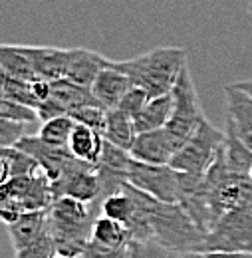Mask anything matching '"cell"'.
<instances>
[{
    "instance_id": "12",
    "label": "cell",
    "mask_w": 252,
    "mask_h": 258,
    "mask_svg": "<svg viewBox=\"0 0 252 258\" xmlns=\"http://www.w3.org/2000/svg\"><path fill=\"white\" fill-rule=\"evenodd\" d=\"M107 64H109V60L97 52L86 50V48H72V50H68L64 80L90 90L95 78H97V74Z\"/></svg>"
},
{
    "instance_id": "24",
    "label": "cell",
    "mask_w": 252,
    "mask_h": 258,
    "mask_svg": "<svg viewBox=\"0 0 252 258\" xmlns=\"http://www.w3.org/2000/svg\"><path fill=\"white\" fill-rule=\"evenodd\" d=\"M129 232L121 223L99 215L94 223L92 230V242H97L105 248H127L129 244Z\"/></svg>"
},
{
    "instance_id": "30",
    "label": "cell",
    "mask_w": 252,
    "mask_h": 258,
    "mask_svg": "<svg viewBox=\"0 0 252 258\" xmlns=\"http://www.w3.org/2000/svg\"><path fill=\"white\" fill-rule=\"evenodd\" d=\"M32 135L28 131V123H18L10 119H0V147H14L18 141Z\"/></svg>"
},
{
    "instance_id": "18",
    "label": "cell",
    "mask_w": 252,
    "mask_h": 258,
    "mask_svg": "<svg viewBox=\"0 0 252 258\" xmlns=\"http://www.w3.org/2000/svg\"><path fill=\"white\" fill-rule=\"evenodd\" d=\"M0 70L2 74L22 80V82H38V74L34 70L26 46H10L4 44L0 48Z\"/></svg>"
},
{
    "instance_id": "25",
    "label": "cell",
    "mask_w": 252,
    "mask_h": 258,
    "mask_svg": "<svg viewBox=\"0 0 252 258\" xmlns=\"http://www.w3.org/2000/svg\"><path fill=\"white\" fill-rule=\"evenodd\" d=\"M76 127V121L70 115H62V117H54L48 121H42V125L38 129V137L50 145L56 147H68L70 135Z\"/></svg>"
},
{
    "instance_id": "13",
    "label": "cell",
    "mask_w": 252,
    "mask_h": 258,
    "mask_svg": "<svg viewBox=\"0 0 252 258\" xmlns=\"http://www.w3.org/2000/svg\"><path fill=\"white\" fill-rule=\"evenodd\" d=\"M224 97L228 105L226 123L234 129L236 137L252 151V96L238 90L234 84L224 88Z\"/></svg>"
},
{
    "instance_id": "4",
    "label": "cell",
    "mask_w": 252,
    "mask_h": 258,
    "mask_svg": "<svg viewBox=\"0 0 252 258\" xmlns=\"http://www.w3.org/2000/svg\"><path fill=\"white\" fill-rule=\"evenodd\" d=\"M171 96H173V115L165 131L171 143L175 145V149L179 151L207 119L203 113L201 101H199V94H197L189 66L181 72Z\"/></svg>"
},
{
    "instance_id": "6",
    "label": "cell",
    "mask_w": 252,
    "mask_h": 258,
    "mask_svg": "<svg viewBox=\"0 0 252 258\" xmlns=\"http://www.w3.org/2000/svg\"><path fill=\"white\" fill-rule=\"evenodd\" d=\"M203 252H250L252 213L232 211L222 215L205 236Z\"/></svg>"
},
{
    "instance_id": "17",
    "label": "cell",
    "mask_w": 252,
    "mask_h": 258,
    "mask_svg": "<svg viewBox=\"0 0 252 258\" xmlns=\"http://www.w3.org/2000/svg\"><path fill=\"white\" fill-rule=\"evenodd\" d=\"M171 115H173V96L171 94L151 97L147 101V105L133 117V125H135L137 133L155 131V129L167 127Z\"/></svg>"
},
{
    "instance_id": "27",
    "label": "cell",
    "mask_w": 252,
    "mask_h": 258,
    "mask_svg": "<svg viewBox=\"0 0 252 258\" xmlns=\"http://www.w3.org/2000/svg\"><path fill=\"white\" fill-rule=\"evenodd\" d=\"M70 117L80 123V125H86L90 129H95L103 135L105 131V121H107V109L99 103H90V105H84V107H78L70 113Z\"/></svg>"
},
{
    "instance_id": "35",
    "label": "cell",
    "mask_w": 252,
    "mask_h": 258,
    "mask_svg": "<svg viewBox=\"0 0 252 258\" xmlns=\"http://www.w3.org/2000/svg\"><path fill=\"white\" fill-rule=\"evenodd\" d=\"M234 86H236L238 90H242V92H246V94L252 96V78L250 80H242V82H234Z\"/></svg>"
},
{
    "instance_id": "5",
    "label": "cell",
    "mask_w": 252,
    "mask_h": 258,
    "mask_svg": "<svg viewBox=\"0 0 252 258\" xmlns=\"http://www.w3.org/2000/svg\"><path fill=\"white\" fill-rule=\"evenodd\" d=\"M224 137L226 133L222 129L205 119L197 133L175 153L169 165L179 173H207L224 145Z\"/></svg>"
},
{
    "instance_id": "9",
    "label": "cell",
    "mask_w": 252,
    "mask_h": 258,
    "mask_svg": "<svg viewBox=\"0 0 252 258\" xmlns=\"http://www.w3.org/2000/svg\"><path fill=\"white\" fill-rule=\"evenodd\" d=\"M54 193H56V199L58 197H70V199L94 205L95 209V205L99 201V193H101L99 177H97L95 167L84 165V167L68 173L66 177L54 183Z\"/></svg>"
},
{
    "instance_id": "2",
    "label": "cell",
    "mask_w": 252,
    "mask_h": 258,
    "mask_svg": "<svg viewBox=\"0 0 252 258\" xmlns=\"http://www.w3.org/2000/svg\"><path fill=\"white\" fill-rule=\"evenodd\" d=\"M151 238L177 254L203 252L205 232L195 225V221L177 203L155 201L149 213Z\"/></svg>"
},
{
    "instance_id": "37",
    "label": "cell",
    "mask_w": 252,
    "mask_h": 258,
    "mask_svg": "<svg viewBox=\"0 0 252 258\" xmlns=\"http://www.w3.org/2000/svg\"><path fill=\"white\" fill-rule=\"evenodd\" d=\"M250 179H252V169H250Z\"/></svg>"
},
{
    "instance_id": "34",
    "label": "cell",
    "mask_w": 252,
    "mask_h": 258,
    "mask_svg": "<svg viewBox=\"0 0 252 258\" xmlns=\"http://www.w3.org/2000/svg\"><path fill=\"white\" fill-rule=\"evenodd\" d=\"M179 258H252L250 252H191Z\"/></svg>"
},
{
    "instance_id": "16",
    "label": "cell",
    "mask_w": 252,
    "mask_h": 258,
    "mask_svg": "<svg viewBox=\"0 0 252 258\" xmlns=\"http://www.w3.org/2000/svg\"><path fill=\"white\" fill-rule=\"evenodd\" d=\"M103 143L105 139L99 131L76 123V127L70 135V141H68V149L78 161L97 167L101 153H103Z\"/></svg>"
},
{
    "instance_id": "3",
    "label": "cell",
    "mask_w": 252,
    "mask_h": 258,
    "mask_svg": "<svg viewBox=\"0 0 252 258\" xmlns=\"http://www.w3.org/2000/svg\"><path fill=\"white\" fill-rule=\"evenodd\" d=\"M211 189V203L217 219L232 211L252 213V179L250 175L232 173L226 169L221 151L211 169L205 173Z\"/></svg>"
},
{
    "instance_id": "22",
    "label": "cell",
    "mask_w": 252,
    "mask_h": 258,
    "mask_svg": "<svg viewBox=\"0 0 252 258\" xmlns=\"http://www.w3.org/2000/svg\"><path fill=\"white\" fill-rule=\"evenodd\" d=\"M50 97L58 105H62V109L68 115L74 109H78V107H84V105H90V103H97L95 97L92 96V90L76 86V84H72L68 80L52 82V94H50Z\"/></svg>"
},
{
    "instance_id": "1",
    "label": "cell",
    "mask_w": 252,
    "mask_h": 258,
    "mask_svg": "<svg viewBox=\"0 0 252 258\" xmlns=\"http://www.w3.org/2000/svg\"><path fill=\"white\" fill-rule=\"evenodd\" d=\"M113 66L129 76L133 86L145 90L151 97H159L173 92L181 72L189 66V52L187 48L165 46L131 60L113 62Z\"/></svg>"
},
{
    "instance_id": "23",
    "label": "cell",
    "mask_w": 252,
    "mask_h": 258,
    "mask_svg": "<svg viewBox=\"0 0 252 258\" xmlns=\"http://www.w3.org/2000/svg\"><path fill=\"white\" fill-rule=\"evenodd\" d=\"M42 167L38 161L28 155L26 151L18 147H4L2 149V171H0V183H6L12 177H24L36 175Z\"/></svg>"
},
{
    "instance_id": "36",
    "label": "cell",
    "mask_w": 252,
    "mask_h": 258,
    "mask_svg": "<svg viewBox=\"0 0 252 258\" xmlns=\"http://www.w3.org/2000/svg\"><path fill=\"white\" fill-rule=\"evenodd\" d=\"M52 258H72V256H62V254H54Z\"/></svg>"
},
{
    "instance_id": "21",
    "label": "cell",
    "mask_w": 252,
    "mask_h": 258,
    "mask_svg": "<svg viewBox=\"0 0 252 258\" xmlns=\"http://www.w3.org/2000/svg\"><path fill=\"white\" fill-rule=\"evenodd\" d=\"M137 137V131L133 125V117H129L121 109H109L107 111V121H105V131L103 139L129 151L133 141Z\"/></svg>"
},
{
    "instance_id": "10",
    "label": "cell",
    "mask_w": 252,
    "mask_h": 258,
    "mask_svg": "<svg viewBox=\"0 0 252 258\" xmlns=\"http://www.w3.org/2000/svg\"><path fill=\"white\" fill-rule=\"evenodd\" d=\"M131 88H133V84H131L129 76L123 74L119 68H115L113 62L109 60V64L97 74V78H95L90 90H92V96L95 97V101L109 111V109L119 107L121 99L125 97V94Z\"/></svg>"
},
{
    "instance_id": "11",
    "label": "cell",
    "mask_w": 252,
    "mask_h": 258,
    "mask_svg": "<svg viewBox=\"0 0 252 258\" xmlns=\"http://www.w3.org/2000/svg\"><path fill=\"white\" fill-rule=\"evenodd\" d=\"M129 153L135 161L151 163V165H169L171 159L175 157L177 149L163 127L147 131V133H137Z\"/></svg>"
},
{
    "instance_id": "26",
    "label": "cell",
    "mask_w": 252,
    "mask_h": 258,
    "mask_svg": "<svg viewBox=\"0 0 252 258\" xmlns=\"http://www.w3.org/2000/svg\"><path fill=\"white\" fill-rule=\"evenodd\" d=\"M2 97L24 103V105L34 107V109L40 107V101H38V97L32 90V82H22V80L10 78L6 74H2Z\"/></svg>"
},
{
    "instance_id": "7",
    "label": "cell",
    "mask_w": 252,
    "mask_h": 258,
    "mask_svg": "<svg viewBox=\"0 0 252 258\" xmlns=\"http://www.w3.org/2000/svg\"><path fill=\"white\" fill-rule=\"evenodd\" d=\"M179 171L171 165H151V163L135 161L131 159L127 181L143 191L151 195L161 203H177L179 199Z\"/></svg>"
},
{
    "instance_id": "15",
    "label": "cell",
    "mask_w": 252,
    "mask_h": 258,
    "mask_svg": "<svg viewBox=\"0 0 252 258\" xmlns=\"http://www.w3.org/2000/svg\"><path fill=\"white\" fill-rule=\"evenodd\" d=\"M34 70L40 80L44 82H58L64 80L68 50L62 48H48V46H26Z\"/></svg>"
},
{
    "instance_id": "29",
    "label": "cell",
    "mask_w": 252,
    "mask_h": 258,
    "mask_svg": "<svg viewBox=\"0 0 252 258\" xmlns=\"http://www.w3.org/2000/svg\"><path fill=\"white\" fill-rule=\"evenodd\" d=\"M0 119H10V121H18V123H36L40 121L38 117V109L28 107L24 103L12 101V99H0Z\"/></svg>"
},
{
    "instance_id": "33",
    "label": "cell",
    "mask_w": 252,
    "mask_h": 258,
    "mask_svg": "<svg viewBox=\"0 0 252 258\" xmlns=\"http://www.w3.org/2000/svg\"><path fill=\"white\" fill-rule=\"evenodd\" d=\"M80 258H125V248H105L97 242H90Z\"/></svg>"
},
{
    "instance_id": "19",
    "label": "cell",
    "mask_w": 252,
    "mask_h": 258,
    "mask_svg": "<svg viewBox=\"0 0 252 258\" xmlns=\"http://www.w3.org/2000/svg\"><path fill=\"white\" fill-rule=\"evenodd\" d=\"M224 145L221 149V157L226 169L232 173H242V175H250L252 169V151L236 137L234 129L228 123L224 125Z\"/></svg>"
},
{
    "instance_id": "31",
    "label": "cell",
    "mask_w": 252,
    "mask_h": 258,
    "mask_svg": "<svg viewBox=\"0 0 252 258\" xmlns=\"http://www.w3.org/2000/svg\"><path fill=\"white\" fill-rule=\"evenodd\" d=\"M56 254V244H54V238H52V232L48 230L42 238H38L34 244L22 248V250H16L14 258H52Z\"/></svg>"
},
{
    "instance_id": "32",
    "label": "cell",
    "mask_w": 252,
    "mask_h": 258,
    "mask_svg": "<svg viewBox=\"0 0 252 258\" xmlns=\"http://www.w3.org/2000/svg\"><path fill=\"white\" fill-rule=\"evenodd\" d=\"M151 99V96L145 92V90H141V88H137V86H133L129 92L125 94V97L121 99V103H119V107L117 109H121L123 113H127L129 117H135L145 105H147V101Z\"/></svg>"
},
{
    "instance_id": "28",
    "label": "cell",
    "mask_w": 252,
    "mask_h": 258,
    "mask_svg": "<svg viewBox=\"0 0 252 258\" xmlns=\"http://www.w3.org/2000/svg\"><path fill=\"white\" fill-rule=\"evenodd\" d=\"M181 254L165 248L157 240H129L125 248V258H179Z\"/></svg>"
},
{
    "instance_id": "14",
    "label": "cell",
    "mask_w": 252,
    "mask_h": 258,
    "mask_svg": "<svg viewBox=\"0 0 252 258\" xmlns=\"http://www.w3.org/2000/svg\"><path fill=\"white\" fill-rule=\"evenodd\" d=\"M14 252L22 250L26 246L34 244L38 238H42L50 230V211H32L24 213L18 221L12 225H6Z\"/></svg>"
},
{
    "instance_id": "20",
    "label": "cell",
    "mask_w": 252,
    "mask_h": 258,
    "mask_svg": "<svg viewBox=\"0 0 252 258\" xmlns=\"http://www.w3.org/2000/svg\"><path fill=\"white\" fill-rule=\"evenodd\" d=\"M135 209H137V205H135L133 187L129 185V181L121 187L119 193L109 195V197H105V199L99 203V215L109 217V219L121 223L125 228H127V225L131 223L133 215H135Z\"/></svg>"
},
{
    "instance_id": "8",
    "label": "cell",
    "mask_w": 252,
    "mask_h": 258,
    "mask_svg": "<svg viewBox=\"0 0 252 258\" xmlns=\"http://www.w3.org/2000/svg\"><path fill=\"white\" fill-rule=\"evenodd\" d=\"M177 205L195 221L205 234L217 225V215L211 203V189L205 173H181L179 175V199Z\"/></svg>"
}]
</instances>
